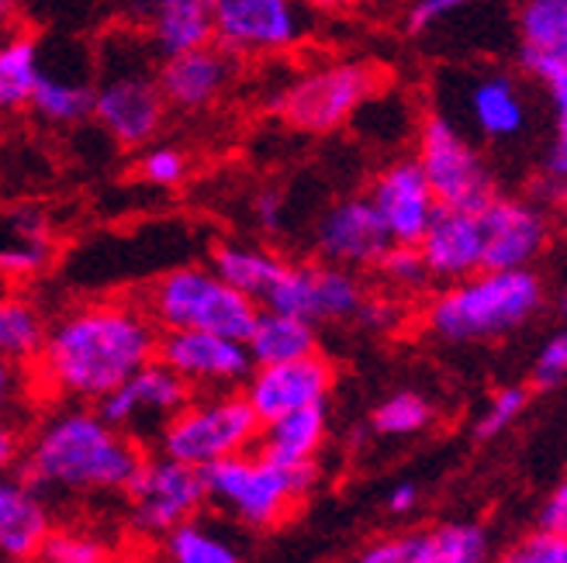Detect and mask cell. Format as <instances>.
Here are the masks:
<instances>
[{
    "label": "cell",
    "instance_id": "6da1fadb",
    "mask_svg": "<svg viewBox=\"0 0 567 563\" xmlns=\"http://www.w3.org/2000/svg\"><path fill=\"white\" fill-rule=\"evenodd\" d=\"M156 346L159 329L142 304L122 298L76 304L45 329L39 384L55 398L94 405L156 359Z\"/></svg>",
    "mask_w": 567,
    "mask_h": 563
},
{
    "label": "cell",
    "instance_id": "7a4b0ae2",
    "mask_svg": "<svg viewBox=\"0 0 567 563\" xmlns=\"http://www.w3.org/2000/svg\"><path fill=\"white\" fill-rule=\"evenodd\" d=\"M146 449L115 429L94 405L52 411L24 442V481L42 494H122Z\"/></svg>",
    "mask_w": 567,
    "mask_h": 563
},
{
    "label": "cell",
    "instance_id": "3957f363",
    "mask_svg": "<svg viewBox=\"0 0 567 563\" xmlns=\"http://www.w3.org/2000/svg\"><path fill=\"white\" fill-rule=\"evenodd\" d=\"M146 32L118 28L107 32L94 66V104L91 118L122 149H142L156 143L166 118L156 63Z\"/></svg>",
    "mask_w": 567,
    "mask_h": 563
},
{
    "label": "cell",
    "instance_id": "277c9868",
    "mask_svg": "<svg viewBox=\"0 0 567 563\" xmlns=\"http://www.w3.org/2000/svg\"><path fill=\"white\" fill-rule=\"evenodd\" d=\"M544 307V280L533 267L477 270L433 298L425 325L443 343H485L526 325Z\"/></svg>",
    "mask_w": 567,
    "mask_h": 563
},
{
    "label": "cell",
    "instance_id": "5b68a950",
    "mask_svg": "<svg viewBox=\"0 0 567 563\" xmlns=\"http://www.w3.org/2000/svg\"><path fill=\"white\" fill-rule=\"evenodd\" d=\"M205 491L215 509L233 515L246 529H277L288 515L316 491L319 463L311 467H280L264 457L257 446L236 457L208 463Z\"/></svg>",
    "mask_w": 567,
    "mask_h": 563
},
{
    "label": "cell",
    "instance_id": "8992f818",
    "mask_svg": "<svg viewBox=\"0 0 567 563\" xmlns=\"http://www.w3.org/2000/svg\"><path fill=\"white\" fill-rule=\"evenodd\" d=\"M156 329H205L246 340L260 304L236 291L212 267H177L163 273L142 298Z\"/></svg>",
    "mask_w": 567,
    "mask_h": 563
},
{
    "label": "cell",
    "instance_id": "52a82bcc",
    "mask_svg": "<svg viewBox=\"0 0 567 563\" xmlns=\"http://www.w3.org/2000/svg\"><path fill=\"white\" fill-rule=\"evenodd\" d=\"M260 418L252 415L243 390H202L190 394L187 405L166 418L156 432V446L163 457H174L205 470L215 460L236 457L243 449L257 446Z\"/></svg>",
    "mask_w": 567,
    "mask_h": 563
},
{
    "label": "cell",
    "instance_id": "ba28073f",
    "mask_svg": "<svg viewBox=\"0 0 567 563\" xmlns=\"http://www.w3.org/2000/svg\"><path fill=\"white\" fill-rule=\"evenodd\" d=\"M381 91V70L360 60L322 63L291 80L277 97V115L298 132L329 135L350 125Z\"/></svg>",
    "mask_w": 567,
    "mask_h": 563
},
{
    "label": "cell",
    "instance_id": "9c48e42d",
    "mask_svg": "<svg viewBox=\"0 0 567 563\" xmlns=\"http://www.w3.org/2000/svg\"><path fill=\"white\" fill-rule=\"evenodd\" d=\"M415 163L422 166L440 205L477 211L495 197V177L485 156L457 128V122L440 115H425L415 135Z\"/></svg>",
    "mask_w": 567,
    "mask_h": 563
},
{
    "label": "cell",
    "instance_id": "30bf717a",
    "mask_svg": "<svg viewBox=\"0 0 567 563\" xmlns=\"http://www.w3.org/2000/svg\"><path fill=\"white\" fill-rule=\"evenodd\" d=\"M128 529L146 540H159L169 529L202 515L208 504L205 473L174 457H146L138 463L128 488Z\"/></svg>",
    "mask_w": 567,
    "mask_h": 563
},
{
    "label": "cell",
    "instance_id": "8fae6325",
    "mask_svg": "<svg viewBox=\"0 0 567 563\" xmlns=\"http://www.w3.org/2000/svg\"><path fill=\"white\" fill-rule=\"evenodd\" d=\"M363 298L367 291L357 270L319 260V263L284 267L260 307H274V312H288V315H298V319H308L311 325H319V322L357 319Z\"/></svg>",
    "mask_w": 567,
    "mask_h": 563
},
{
    "label": "cell",
    "instance_id": "7c38bea8",
    "mask_svg": "<svg viewBox=\"0 0 567 563\" xmlns=\"http://www.w3.org/2000/svg\"><path fill=\"white\" fill-rule=\"evenodd\" d=\"M215 42L233 55H277L308 32V11L298 0H212Z\"/></svg>",
    "mask_w": 567,
    "mask_h": 563
},
{
    "label": "cell",
    "instance_id": "4fadbf2b",
    "mask_svg": "<svg viewBox=\"0 0 567 563\" xmlns=\"http://www.w3.org/2000/svg\"><path fill=\"white\" fill-rule=\"evenodd\" d=\"M156 359L166 363L190 390H236L252 371L246 340L205 329H159Z\"/></svg>",
    "mask_w": 567,
    "mask_h": 563
},
{
    "label": "cell",
    "instance_id": "5bb4252c",
    "mask_svg": "<svg viewBox=\"0 0 567 563\" xmlns=\"http://www.w3.org/2000/svg\"><path fill=\"white\" fill-rule=\"evenodd\" d=\"M190 394L194 390L169 371L166 363L150 359L146 367H138L118 387H111L101 402H94V408L115 429L142 442V436L156 439V432L166 426V418L177 415L187 405Z\"/></svg>",
    "mask_w": 567,
    "mask_h": 563
},
{
    "label": "cell",
    "instance_id": "9a60e30c",
    "mask_svg": "<svg viewBox=\"0 0 567 563\" xmlns=\"http://www.w3.org/2000/svg\"><path fill=\"white\" fill-rule=\"evenodd\" d=\"M485 257L481 270H519L533 267L550 242V218L540 205L523 197L495 194L488 205L477 208Z\"/></svg>",
    "mask_w": 567,
    "mask_h": 563
},
{
    "label": "cell",
    "instance_id": "2e32d148",
    "mask_svg": "<svg viewBox=\"0 0 567 563\" xmlns=\"http://www.w3.org/2000/svg\"><path fill=\"white\" fill-rule=\"evenodd\" d=\"M336 387V371L322 353H308L284 363H260L252 367L246 384L239 387L249 402L252 415L260 421H270L284 411L326 405Z\"/></svg>",
    "mask_w": 567,
    "mask_h": 563
},
{
    "label": "cell",
    "instance_id": "e0dca14e",
    "mask_svg": "<svg viewBox=\"0 0 567 563\" xmlns=\"http://www.w3.org/2000/svg\"><path fill=\"white\" fill-rule=\"evenodd\" d=\"M519 66L547 91L557 122H567V0H523Z\"/></svg>",
    "mask_w": 567,
    "mask_h": 563
},
{
    "label": "cell",
    "instance_id": "ac0fdd59",
    "mask_svg": "<svg viewBox=\"0 0 567 563\" xmlns=\"http://www.w3.org/2000/svg\"><path fill=\"white\" fill-rule=\"evenodd\" d=\"M388 246L391 236L371 197H343L316 221V252L326 263L367 270L384 257Z\"/></svg>",
    "mask_w": 567,
    "mask_h": 563
},
{
    "label": "cell",
    "instance_id": "d6986e66",
    "mask_svg": "<svg viewBox=\"0 0 567 563\" xmlns=\"http://www.w3.org/2000/svg\"><path fill=\"white\" fill-rule=\"evenodd\" d=\"M367 197H371V205L378 208L391 242H409V246L419 242L433 211L440 208L436 194L430 180H425L422 166L415 163V156L391 159L384 170H378Z\"/></svg>",
    "mask_w": 567,
    "mask_h": 563
},
{
    "label": "cell",
    "instance_id": "ffe728a7",
    "mask_svg": "<svg viewBox=\"0 0 567 563\" xmlns=\"http://www.w3.org/2000/svg\"><path fill=\"white\" fill-rule=\"evenodd\" d=\"M492 556L488 529L477 522H443L430 532L384 536L360 550V563H485Z\"/></svg>",
    "mask_w": 567,
    "mask_h": 563
},
{
    "label": "cell",
    "instance_id": "44dd1931",
    "mask_svg": "<svg viewBox=\"0 0 567 563\" xmlns=\"http://www.w3.org/2000/svg\"><path fill=\"white\" fill-rule=\"evenodd\" d=\"M233 73H236V55L229 49H221L218 42L166 55L156 66L163 101L166 107L177 111H202L215 104L233 83Z\"/></svg>",
    "mask_w": 567,
    "mask_h": 563
},
{
    "label": "cell",
    "instance_id": "7402d4cb",
    "mask_svg": "<svg viewBox=\"0 0 567 563\" xmlns=\"http://www.w3.org/2000/svg\"><path fill=\"white\" fill-rule=\"evenodd\" d=\"M419 252L425 267H430L433 280L453 284L481 270V257H485V239H481V221L471 208H450L440 205L419 236Z\"/></svg>",
    "mask_w": 567,
    "mask_h": 563
},
{
    "label": "cell",
    "instance_id": "603a6c76",
    "mask_svg": "<svg viewBox=\"0 0 567 563\" xmlns=\"http://www.w3.org/2000/svg\"><path fill=\"white\" fill-rule=\"evenodd\" d=\"M52 509L42 491H35L24 477L0 473V556L4 560H39L49 532Z\"/></svg>",
    "mask_w": 567,
    "mask_h": 563
},
{
    "label": "cell",
    "instance_id": "cb8c5ba5",
    "mask_svg": "<svg viewBox=\"0 0 567 563\" xmlns=\"http://www.w3.org/2000/svg\"><path fill=\"white\" fill-rule=\"evenodd\" d=\"M132 4L159 60L215 42L212 0H132Z\"/></svg>",
    "mask_w": 567,
    "mask_h": 563
},
{
    "label": "cell",
    "instance_id": "d4e9b609",
    "mask_svg": "<svg viewBox=\"0 0 567 563\" xmlns=\"http://www.w3.org/2000/svg\"><path fill=\"white\" fill-rule=\"evenodd\" d=\"M464 107H467V118L477 128V135L492 138V143H508V138L523 135L526 122H529L523 87L508 73L474 76L467 83Z\"/></svg>",
    "mask_w": 567,
    "mask_h": 563
},
{
    "label": "cell",
    "instance_id": "484cf974",
    "mask_svg": "<svg viewBox=\"0 0 567 563\" xmlns=\"http://www.w3.org/2000/svg\"><path fill=\"white\" fill-rule=\"evenodd\" d=\"M329 436V411L326 405H308L284 411L270 421H260L257 449L280 467H311Z\"/></svg>",
    "mask_w": 567,
    "mask_h": 563
},
{
    "label": "cell",
    "instance_id": "4316f807",
    "mask_svg": "<svg viewBox=\"0 0 567 563\" xmlns=\"http://www.w3.org/2000/svg\"><path fill=\"white\" fill-rule=\"evenodd\" d=\"M91 104H94V70L87 63V70H60L49 66L42 55V70L35 80L32 101H28V111L55 128L66 125H80L91 118Z\"/></svg>",
    "mask_w": 567,
    "mask_h": 563
},
{
    "label": "cell",
    "instance_id": "83f0119b",
    "mask_svg": "<svg viewBox=\"0 0 567 563\" xmlns=\"http://www.w3.org/2000/svg\"><path fill=\"white\" fill-rule=\"evenodd\" d=\"M52 260V232L42 211L18 208L8 215V239L0 242V277L11 284L39 277Z\"/></svg>",
    "mask_w": 567,
    "mask_h": 563
},
{
    "label": "cell",
    "instance_id": "f1b7e54d",
    "mask_svg": "<svg viewBox=\"0 0 567 563\" xmlns=\"http://www.w3.org/2000/svg\"><path fill=\"white\" fill-rule=\"evenodd\" d=\"M246 350L252 356V367H260V363L298 359L308 353H319V332L308 319L274 312V307H260L257 322H252V329L246 335Z\"/></svg>",
    "mask_w": 567,
    "mask_h": 563
},
{
    "label": "cell",
    "instance_id": "f546056e",
    "mask_svg": "<svg viewBox=\"0 0 567 563\" xmlns=\"http://www.w3.org/2000/svg\"><path fill=\"white\" fill-rule=\"evenodd\" d=\"M225 284H233L236 291H243L246 298H252L257 304H264V298L270 294V288L277 284L280 270L288 267L277 252L252 246V242H221L212 249V263H208Z\"/></svg>",
    "mask_w": 567,
    "mask_h": 563
},
{
    "label": "cell",
    "instance_id": "4dcf8cb0",
    "mask_svg": "<svg viewBox=\"0 0 567 563\" xmlns=\"http://www.w3.org/2000/svg\"><path fill=\"white\" fill-rule=\"evenodd\" d=\"M42 70V45L28 32H0V115L28 107Z\"/></svg>",
    "mask_w": 567,
    "mask_h": 563
},
{
    "label": "cell",
    "instance_id": "1f68e13d",
    "mask_svg": "<svg viewBox=\"0 0 567 563\" xmlns=\"http://www.w3.org/2000/svg\"><path fill=\"white\" fill-rule=\"evenodd\" d=\"M45 329L49 322L32 298L14 291L0 294V356L18 363V367L35 363L45 343Z\"/></svg>",
    "mask_w": 567,
    "mask_h": 563
},
{
    "label": "cell",
    "instance_id": "d6a6232c",
    "mask_svg": "<svg viewBox=\"0 0 567 563\" xmlns=\"http://www.w3.org/2000/svg\"><path fill=\"white\" fill-rule=\"evenodd\" d=\"M159 550L169 563H239V550L233 540L218 536L202 519H187L159 536Z\"/></svg>",
    "mask_w": 567,
    "mask_h": 563
},
{
    "label": "cell",
    "instance_id": "836d02e7",
    "mask_svg": "<svg viewBox=\"0 0 567 563\" xmlns=\"http://www.w3.org/2000/svg\"><path fill=\"white\" fill-rule=\"evenodd\" d=\"M430 421H433V405L425 402L419 390H399V394H391V398H384L374 408L371 429L378 436L405 439V436L430 429Z\"/></svg>",
    "mask_w": 567,
    "mask_h": 563
},
{
    "label": "cell",
    "instance_id": "e575fe53",
    "mask_svg": "<svg viewBox=\"0 0 567 563\" xmlns=\"http://www.w3.org/2000/svg\"><path fill=\"white\" fill-rule=\"evenodd\" d=\"M374 270L381 273L384 284L399 294H419L433 284L430 267H425L419 246H409V242H391L384 249V257L374 263Z\"/></svg>",
    "mask_w": 567,
    "mask_h": 563
},
{
    "label": "cell",
    "instance_id": "d590c367",
    "mask_svg": "<svg viewBox=\"0 0 567 563\" xmlns=\"http://www.w3.org/2000/svg\"><path fill=\"white\" fill-rule=\"evenodd\" d=\"M45 563H104L111 560V543L94 529H55L39 553Z\"/></svg>",
    "mask_w": 567,
    "mask_h": 563
},
{
    "label": "cell",
    "instance_id": "8d00e7d4",
    "mask_svg": "<svg viewBox=\"0 0 567 563\" xmlns=\"http://www.w3.org/2000/svg\"><path fill=\"white\" fill-rule=\"evenodd\" d=\"M138 170V180H146L150 187H159V190H174L187 180L190 174V163L184 156V149L169 146V143H150L142 146V156L135 163Z\"/></svg>",
    "mask_w": 567,
    "mask_h": 563
},
{
    "label": "cell",
    "instance_id": "74e56055",
    "mask_svg": "<svg viewBox=\"0 0 567 563\" xmlns=\"http://www.w3.org/2000/svg\"><path fill=\"white\" fill-rule=\"evenodd\" d=\"M526 405H529V390L526 387H519V384L498 387L492 394V402L485 405V411H481L477 426H474L477 439H495V436H502L526 411Z\"/></svg>",
    "mask_w": 567,
    "mask_h": 563
},
{
    "label": "cell",
    "instance_id": "f35d334b",
    "mask_svg": "<svg viewBox=\"0 0 567 563\" xmlns=\"http://www.w3.org/2000/svg\"><path fill=\"white\" fill-rule=\"evenodd\" d=\"M508 563H567V536L554 529L536 525L533 532L505 553Z\"/></svg>",
    "mask_w": 567,
    "mask_h": 563
},
{
    "label": "cell",
    "instance_id": "ab89813d",
    "mask_svg": "<svg viewBox=\"0 0 567 563\" xmlns=\"http://www.w3.org/2000/svg\"><path fill=\"white\" fill-rule=\"evenodd\" d=\"M567 380V332H557L540 346L533 363V387L550 390Z\"/></svg>",
    "mask_w": 567,
    "mask_h": 563
},
{
    "label": "cell",
    "instance_id": "60d3db41",
    "mask_svg": "<svg viewBox=\"0 0 567 563\" xmlns=\"http://www.w3.org/2000/svg\"><path fill=\"white\" fill-rule=\"evenodd\" d=\"M471 4L474 0H412L405 11V28H409V35H425V32H433L436 24L467 11Z\"/></svg>",
    "mask_w": 567,
    "mask_h": 563
},
{
    "label": "cell",
    "instance_id": "b9f144b4",
    "mask_svg": "<svg viewBox=\"0 0 567 563\" xmlns=\"http://www.w3.org/2000/svg\"><path fill=\"white\" fill-rule=\"evenodd\" d=\"M28 394V380H24V367L0 356V426H14V418L21 415Z\"/></svg>",
    "mask_w": 567,
    "mask_h": 563
},
{
    "label": "cell",
    "instance_id": "7bdbcfd3",
    "mask_svg": "<svg viewBox=\"0 0 567 563\" xmlns=\"http://www.w3.org/2000/svg\"><path fill=\"white\" fill-rule=\"evenodd\" d=\"M544 194H550V201H564L567 194V122H557V138L544 166Z\"/></svg>",
    "mask_w": 567,
    "mask_h": 563
},
{
    "label": "cell",
    "instance_id": "ee69618b",
    "mask_svg": "<svg viewBox=\"0 0 567 563\" xmlns=\"http://www.w3.org/2000/svg\"><path fill=\"white\" fill-rule=\"evenodd\" d=\"M252 218L264 232H277L284 229V197L277 190H264L252 197Z\"/></svg>",
    "mask_w": 567,
    "mask_h": 563
},
{
    "label": "cell",
    "instance_id": "f6af8a7d",
    "mask_svg": "<svg viewBox=\"0 0 567 563\" xmlns=\"http://www.w3.org/2000/svg\"><path fill=\"white\" fill-rule=\"evenodd\" d=\"M394 319H399V304H394V301H384V298H381V301L363 298L360 312H357V322H360V325L378 329V332L391 329V325H394Z\"/></svg>",
    "mask_w": 567,
    "mask_h": 563
},
{
    "label": "cell",
    "instance_id": "bcb514c9",
    "mask_svg": "<svg viewBox=\"0 0 567 563\" xmlns=\"http://www.w3.org/2000/svg\"><path fill=\"white\" fill-rule=\"evenodd\" d=\"M540 525L560 532V536H567V481H560V484L554 488V494L544 501V509H540Z\"/></svg>",
    "mask_w": 567,
    "mask_h": 563
},
{
    "label": "cell",
    "instance_id": "7dc6e473",
    "mask_svg": "<svg viewBox=\"0 0 567 563\" xmlns=\"http://www.w3.org/2000/svg\"><path fill=\"white\" fill-rule=\"evenodd\" d=\"M24 439L14 426H0V473H11L21 463Z\"/></svg>",
    "mask_w": 567,
    "mask_h": 563
},
{
    "label": "cell",
    "instance_id": "c3c4849f",
    "mask_svg": "<svg viewBox=\"0 0 567 563\" xmlns=\"http://www.w3.org/2000/svg\"><path fill=\"white\" fill-rule=\"evenodd\" d=\"M415 504H419V484L402 481V484H394V488L388 491L384 509H388L391 515H409V512L415 509Z\"/></svg>",
    "mask_w": 567,
    "mask_h": 563
},
{
    "label": "cell",
    "instance_id": "681fc988",
    "mask_svg": "<svg viewBox=\"0 0 567 563\" xmlns=\"http://www.w3.org/2000/svg\"><path fill=\"white\" fill-rule=\"evenodd\" d=\"M14 11H18L14 0H0V32H8V28H11V21H14Z\"/></svg>",
    "mask_w": 567,
    "mask_h": 563
},
{
    "label": "cell",
    "instance_id": "f907efd6",
    "mask_svg": "<svg viewBox=\"0 0 567 563\" xmlns=\"http://www.w3.org/2000/svg\"><path fill=\"white\" fill-rule=\"evenodd\" d=\"M305 11H329V8H339V0H298Z\"/></svg>",
    "mask_w": 567,
    "mask_h": 563
},
{
    "label": "cell",
    "instance_id": "816d5d0a",
    "mask_svg": "<svg viewBox=\"0 0 567 563\" xmlns=\"http://www.w3.org/2000/svg\"><path fill=\"white\" fill-rule=\"evenodd\" d=\"M560 312H564V315H567V291H564V294H560Z\"/></svg>",
    "mask_w": 567,
    "mask_h": 563
},
{
    "label": "cell",
    "instance_id": "f5cc1de1",
    "mask_svg": "<svg viewBox=\"0 0 567 563\" xmlns=\"http://www.w3.org/2000/svg\"><path fill=\"white\" fill-rule=\"evenodd\" d=\"M339 4H357V0H339Z\"/></svg>",
    "mask_w": 567,
    "mask_h": 563
},
{
    "label": "cell",
    "instance_id": "db71d44e",
    "mask_svg": "<svg viewBox=\"0 0 567 563\" xmlns=\"http://www.w3.org/2000/svg\"><path fill=\"white\" fill-rule=\"evenodd\" d=\"M564 211H567V194H564Z\"/></svg>",
    "mask_w": 567,
    "mask_h": 563
}]
</instances>
